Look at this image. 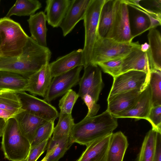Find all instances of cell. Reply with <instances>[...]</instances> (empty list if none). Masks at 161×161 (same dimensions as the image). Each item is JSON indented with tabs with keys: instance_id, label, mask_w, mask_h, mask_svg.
I'll return each instance as SVG.
<instances>
[{
	"instance_id": "obj_39",
	"label": "cell",
	"mask_w": 161,
	"mask_h": 161,
	"mask_svg": "<svg viewBox=\"0 0 161 161\" xmlns=\"http://www.w3.org/2000/svg\"><path fill=\"white\" fill-rule=\"evenodd\" d=\"M48 140H46L31 148L28 156L25 161H36L47 149Z\"/></svg>"
},
{
	"instance_id": "obj_30",
	"label": "cell",
	"mask_w": 161,
	"mask_h": 161,
	"mask_svg": "<svg viewBox=\"0 0 161 161\" xmlns=\"http://www.w3.org/2000/svg\"><path fill=\"white\" fill-rule=\"evenodd\" d=\"M148 84L151 91L153 106L161 105V71H150Z\"/></svg>"
},
{
	"instance_id": "obj_21",
	"label": "cell",
	"mask_w": 161,
	"mask_h": 161,
	"mask_svg": "<svg viewBox=\"0 0 161 161\" xmlns=\"http://www.w3.org/2000/svg\"><path fill=\"white\" fill-rule=\"evenodd\" d=\"M46 21V14L42 11L30 16L27 20L31 37L39 45L44 47H47Z\"/></svg>"
},
{
	"instance_id": "obj_23",
	"label": "cell",
	"mask_w": 161,
	"mask_h": 161,
	"mask_svg": "<svg viewBox=\"0 0 161 161\" xmlns=\"http://www.w3.org/2000/svg\"><path fill=\"white\" fill-rule=\"evenodd\" d=\"M120 0H106L101 9L98 29V36L106 37L113 23Z\"/></svg>"
},
{
	"instance_id": "obj_35",
	"label": "cell",
	"mask_w": 161,
	"mask_h": 161,
	"mask_svg": "<svg viewBox=\"0 0 161 161\" xmlns=\"http://www.w3.org/2000/svg\"><path fill=\"white\" fill-rule=\"evenodd\" d=\"M58 146L53 154L47 158V161H58L74 143L70 136L58 140Z\"/></svg>"
},
{
	"instance_id": "obj_14",
	"label": "cell",
	"mask_w": 161,
	"mask_h": 161,
	"mask_svg": "<svg viewBox=\"0 0 161 161\" xmlns=\"http://www.w3.org/2000/svg\"><path fill=\"white\" fill-rule=\"evenodd\" d=\"M49 62L28 78L25 91L34 96L44 97L53 78L51 73Z\"/></svg>"
},
{
	"instance_id": "obj_10",
	"label": "cell",
	"mask_w": 161,
	"mask_h": 161,
	"mask_svg": "<svg viewBox=\"0 0 161 161\" xmlns=\"http://www.w3.org/2000/svg\"><path fill=\"white\" fill-rule=\"evenodd\" d=\"M22 109L47 121H54L59 113L55 108L45 100L29 94L25 91L16 92Z\"/></svg>"
},
{
	"instance_id": "obj_4",
	"label": "cell",
	"mask_w": 161,
	"mask_h": 161,
	"mask_svg": "<svg viewBox=\"0 0 161 161\" xmlns=\"http://www.w3.org/2000/svg\"><path fill=\"white\" fill-rule=\"evenodd\" d=\"M0 56L14 57L22 53L29 36L19 23L6 17L0 19Z\"/></svg>"
},
{
	"instance_id": "obj_27",
	"label": "cell",
	"mask_w": 161,
	"mask_h": 161,
	"mask_svg": "<svg viewBox=\"0 0 161 161\" xmlns=\"http://www.w3.org/2000/svg\"><path fill=\"white\" fill-rule=\"evenodd\" d=\"M58 120L54 127L52 139L58 141L64 137L70 136L75 124L72 114L59 113Z\"/></svg>"
},
{
	"instance_id": "obj_34",
	"label": "cell",
	"mask_w": 161,
	"mask_h": 161,
	"mask_svg": "<svg viewBox=\"0 0 161 161\" xmlns=\"http://www.w3.org/2000/svg\"><path fill=\"white\" fill-rule=\"evenodd\" d=\"M125 57L102 62L98 63L97 65L99 66L104 73L108 74L114 78L121 74V65Z\"/></svg>"
},
{
	"instance_id": "obj_16",
	"label": "cell",
	"mask_w": 161,
	"mask_h": 161,
	"mask_svg": "<svg viewBox=\"0 0 161 161\" xmlns=\"http://www.w3.org/2000/svg\"><path fill=\"white\" fill-rule=\"evenodd\" d=\"M142 91L134 90L108 97L107 110L113 116L128 109L135 103Z\"/></svg>"
},
{
	"instance_id": "obj_3",
	"label": "cell",
	"mask_w": 161,
	"mask_h": 161,
	"mask_svg": "<svg viewBox=\"0 0 161 161\" xmlns=\"http://www.w3.org/2000/svg\"><path fill=\"white\" fill-rule=\"evenodd\" d=\"M2 137L1 149L4 158L11 161H25L31 144L21 133L14 117L6 121Z\"/></svg>"
},
{
	"instance_id": "obj_41",
	"label": "cell",
	"mask_w": 161,
	"mask_h": 161,
	"mask_svg": "<svg viewBox=\"0 0 161 161\" xmlns=\"http://www.w3.org/2000/svg\"><path fill=\"white\" fill-rule=\"evenodd\" d=\"M14 115L9 111L0 108V118L6 121L10 118L13 117Z\"/></svg>"
},
{
	"instance_id": "obj_22",
	"label": "cell",
	"mask_w": 161,
	"mask_h": 161,
	"mask_svg": "<svg viewBox=\"0 0 161 161\" xmlns=\"http://www.w3.org/2000/svg\"><path fill=\"white\" fill-rule=\"evenodd\" d=\"M149 48L147 53L150 71H161V35L160 31L153 28L149 30L147 35Z\"/></svg>"
},
{
	"instance_id": "obj_25",
	"label": "cell",
	"mask_w": 161,
	"mask_h": 161,
	"mask_svg": "<svg viewBox=\"0 0 161 161\" xmlns=\"http://www.w3.org/2000/svg\"><path fill=\"white\" fill-rule=\"evenodd\" d=\"M28 78L20 74L0 71V90L18 92L25 91Z\"/></svg>"
},
{
	"instance_id": "obj_37",
	"label": "cell",
	"mask_w": 161,
	"mask_h": 161,
	"mask_svg": "<svg viewBox=\"0 0 161 161\" xmlns=\"http://www.w3.org/2000/svg\"><path fill=\"white\" fill-rule=\"evenodd\" d=\"M134 24L137 33L136 36L140 35L150 28V21L144 14H138L134 19Z\"/></svg>"
},
{
	"instance_id": "obj_32",
	"label": "cell",
	"mask_w": 161,
	"mask_h": 161,
	"mask_svg": "<svg viewBox=\"0 0 161 161\" xmlns=\"http://www.w3.org/2000/svg\"><path fill=\"white\" fill-rule=\"evenodd\" d=\"M125 1L128 5L142 12L149 18L151 23L150 29L156 28L158 26L161 25V13L143 8L139 3L140 0Z\"/></svg>"
},
{
	"instance_id": "obj_7",
	"label": "cell",
	"mask_w": 161,
	"mask_h": 161,
	"mask_svg": "<svg viewBox=\"0 0 161 161\" xmlns=\"http://www.w3.org/2000/svg\"><path fill=\"white\" fill-rule=\"evenodd\" d=\"M128 6L125 0H120L106 37L121 43L132 42L134 37L131 33Z\"/></svg>"
},
{
	"instance_id": "obj_18",
	"label": "cell",
	"mask_w": 161,
	"mask_h": 161,
	"mask_svg": "<svg viewBox=\"0 0 161 161\" xmlns=\"http://www.w3.org/2000/svg\"><path fill=\"white\" fill-rule=\"evenodd\" d=\"M112 133L87 145L86 149L76 161H106Z\"/></svg>"
},
{
	"instance_id": "obj_12",
	"label": "cell",
	"mask_w": 161,
	"mask_h": 161,
	"mask_svg": "<svg viewBox=\"0 0 161 161\" xmlns=\"http://www.w3.org/2000/svg\"><path fill=\"white\" fill-rule=\"evenodd\" d=\"M152 107L151 91L148 83L131 107L113 117L116 118H133L136 120L146 119Z\"/></svg>"
},
{
	"instance_id": "obj_36",
	"label": "cell",
	"mask_w": 161,
	"mask_h": 161,
	"mask_svg": "<svg viewBox=\"0 0 161 161\" xmlns=\"http://www.w3.org/2000/svg\"><path fill=\"white\" fill-rule=\"evenodd\" d=\"M146 120L151 124L152 129L161 133V105L153 106Z\"/></svg>"
},
{
	"instance_id": "obj_9",
	"label": "cell",
	"mask_w": 161,
	"mask_h": 161,
	"mask_svg": "<svg viewBox=\"0 0 161 161\" xmlns=\"http://www.w3.org/2000/svg\"><path fill=\"white\" fill-rule=\"evenodd\" d=\"M82 66L53 77L44 100L49 103L62 96L78 84Z\"/></svg>"
},
{
	"instance_id": "obj_26",
	"label": "cell",
	"mask_w": 161,
	"mask_h": 161,
	"mask_svg": "<svg viewBox=\"0 0 161 161\" xmlns=\"http://www.w3.org/2000/svg\"><path fill=\"white\" fill-rule=\"evenodd\" d=\"M42 7L41 3L37 0H17L5 17L10 18L13 15L30 16Z\"/></svg>"
},
{
	"instance_id": "obj_40",
	"label": "cell",
	"mask_w": 161,
	"mask_h": 161,
	"mask_svg": "<svg viewBox=\"0 0 161 161\" xmlns=\"http://www.w3.org/2000/svg\"><path fill=\"white\" fill-rule=\"evenodd\" d=\"M161 133L157 132L153 161H161Z\"/></svg>"
},
{
	"instance_id": "obj_29",
	"label": "cell",
	"mask_w": 161,
	"mask_h": 161,
	"mask_svg": "<svg viewBox=\"0 0 161 161\" xmlns=\"http://www.w3.org/2000/svg\"><path fill=\"white\" fill-rule=\"evenodd\" d=\"M157 132L151 129L146 134L136 161H153Z\"/></svg>"
},
{
	"instance_id": "obj_11",
	"label": "cell",
	"mask_w": 161,
	"mask_h": 161,
	"mask_svg": "<svg viewBox=\"0 0 161 161\" xmlns=\"http://www.w3.org/2000/svg\"><path fill=\"white\" fill-rule=\"evenodd\" d=\"M78 84L77 94L79 97L81 98L85 94H88L97 103L104 86L101 71L98 66L90 64L84 67L83 75Z\"/></svg>"
},
{
	"instance_id": "obj_43",
	"label": "cell",
	"mask_w": 161,
	"mask_h": 161,
	"mask_svg": "<svg viewBox=\"0 0 161 161\" xmlns=\"http://www.w3.org/2000/svg\"><path fill=\"white\" fill-rule=\"evenodd\" d=\"M149 48V46L147 42L141 45V49L143 52L147 51Z\"/></svg>"
},
{
	"instance_id": "obj_47",
	"label": "cell",
	"mask_w": 161,
	"mask_h": 161,
	"mask_svg": "<svg viewBox=\"0 0 161 161\" xmlns=\"http://www.w3.org/2000/svg\"></svg>"
},
{
	"instance_id": "obj_8",
	"label": "cell",
	"mask_w": 161,
	"mask_h": 161,
	"mask_svg": "<svg viewBox=\"0 0 161 161\" xmlns=\"http://www.w3.org/2000/svg\"><path fill=\"white\" fill-rule=\"evenodd\" d=\"M149 76L142 71L131 70L114 77L108 97L132 90L142 91L148 83Z\"/></svg>"
},
{
	"instance_id": "obj_2",
	"label": "cell",
	"mask_w": 161,
	"mask_h": 161,
	"mask_svg": "<svg viewBox=\"0 0 161 161\" xmlns=\"http://www.w3.org/2000/svg\"><path fill=\"white\" fill-rule=\"evenodd\" d=\"M117 119L107 110L99 115L85 117L75 123L70 137L74 143L86 146L112 133L118 126Z\"/></svg>"
},
{
	"instance_id": "obj_33",
	"label": "cell",
	"mask_w": 161,
	"mask_h": 161,
	"mask_svg": "<svg viewBox=\"0 0 161 161\" xmlns=\"http://www.w3.org/2000/svg\"><path fill=\"white\" fill-rule=\"evenodd\" d=\"M79 97L78 94L72 89L69 90L59 101V113L71 114L73 107Z\"/></svg>"
},
{
	"instance_id": "obj_38",
	"label": "cell",
	"mask_w": 161,
	"mask_h": 161,
	"mask_svg": "<svg viewBox=\"0 0 161 161\" xmlns=\"http://www.w3.org/2000/svg\"><path fill=\"white\" fill-rule=\"evenodd\" d=\"M87 107L88 111L85 117H90L96 116L100 108L94 99L89 95L85 94L81 97Z\"/></svg>"
},
{
	"instance_id": "obj_15",
	"label": "cell",
	"mask_w": 161,
	"mask_h": 161,
	"mask_svg": "<svg viewBox=\"0 0 161 161\" xmlns=\"http://www.w3.org/2000/svg\"><path fill=\"white\" fill-rule=\"evenodd\" d=\"M52 76L53 77L67 72L79 66L84 67L83 49L75 50L58 58L49 64Z\"/></svg>"
},
{
	"instance_id": "obj_17",
	"label": "cell",
	"mask_w": 161,
	"mask_h": 161,
	"mask_svg": "<svg viewBox=\"0 0 161 161\" xmlns=\"http://www.w3.org/2000/svg\"><path fill=\"white\" fill-rule=\"evenodd\" d=\"M131 70L142 71L150 75V68L147 52L142 51L141 47L133 49L123 58L121 74Z\"/></svg>"
},
{
	"instance_id": "obj_24",
	"label": "cell",
	"mask_w": 161,
	"mask_h": 161,
	"mask_svg": "<svg viewBox=\"0 0 161 161\" xmlns=\"http://www.w3.org/2000/svg\"><path fill=\"white\" fill-rule=\"evenodd\" d=\"M128 145L126 136L121 131L113 133L108 150L106 161H123Z\"/></svg>"
},
{
	"instance_id": "obj_28",
	"label": "cell",
	"mask_w": 161,
	"mask_h": 161,
	"mask_svg": "<svg viewBox=\"0 0 161 161\" xmlns=\"http://www.w3.org/2000/svg\"><path fill=\"white\" fill-rule=\"evenodd\" d=\"M0 108L14 115L24 111L17 92L11 91L4 90L0 93Z\"/></svg>"
},
{
	"instance_id": "obj_6",
	"label": "cell",
	"mask_w": 161,
	"mask_h": 161,
	"mask_svg": "<svg viewBox=\"0 0 161 161\" xmlns=\"http://www.w3.org/2000/svg\"><path fill=\"white\" fill-rule=\"evenodd\" d=\"M141 45L138 42L121 43L98 36L93 47L90 64L97 65L102 62L124 57Z\"/></svg>"
},
{
	"instance_id": "obj_46",
	"label": "cell",
	"mask_w": 161,
	"mask_h": 161,
	"mask_svg": "<svg viewBox=\"0 0 161 161\" xmlns=\"http://www.w3.org/2000/svg\"><path fill=\"white\" fill-rule=\"evenodd\" d=\"M3 91L2 90H0V93Z\"/></svg>"
},
{
	"instance_id": "obj_45",
	"label": "cell",
	"mask_w": 161,
	"mask_h": 161,
	"mask_svg": "<svg viewBox=\"0 0 161 161\" xmlns=\"http://www.w3.org/2000/svg\"><path fill=\"white\" fill-rule=\"evenodd\" d=\"M1 39L0 34V56H1V52H0V47H1Z\"/></svg>"
},
{
	"instance_id": "obj_19",
	"label": "cell",
	"mask_w": 161,
	"mask_h": 161,
	"mask_svg": "<svg viewBox=\"0 0 161 161\" xmlns=\"http://www.w3.org/2000/svg\"><path fill=\"white\" fill-rule=\"evenodd\" d=\"M22 134L31 144L37 128L47 121L23 111L14 115Z\"/></svg>"
},
{
	"instance_id": "obj_1",
	"label": "cell",
	"mask_w": 161,
	"mask_h": 161,
	"mask_svg": "<svg viewBox=\"0 0 161 161\" xmlns=\"http://www.w3.org/2000/svg\"><path fill=\"white\" fill-rule=\"evenodd\" d=\"M52 52L29 36L22 53L12 57L0 56V71L20 74L28 78L49 62Z\"/></svg>"
},
{
	"instance_id": "obj_42",
	"label": "cell",
	"mask_w": 161,
	"mask_h": 161,
	"mask_svg": "<svg viewBox=\"0 0 161 161\" xmlns=\"http://www.w3.org/2000/svg\"><path fill=\"white\" fill-rule=\"evenodd\" d=\"M151 5L154 8L155 11L161 13V0H156L151 1Z\"/></svg>"
},
{
	"instance_id": "obj_13",
	"label": "cell",
	"mask_w": 161,
	"mask_h": 161,
	"mask_svg": "<svg viewBox=\"0 0 161 161\" xmlns=\"http://www.w3.org/2000/svg\"><path fill=\"white\" fill-rule=\"evenodd\" d=\"M91 0H72L59 27L63 35L70 33L80 21L83 20Z\"/></svg>"
},
{
	"instance_id": "obj_31",
	"label": "cell",
	"mask_w": 161,
	"mask_h": 161,
	"mask_svg": "<svg viewBox=\"0 0 161 161\" xmlns=\"http://www.w3.org/2000/svg\"><path fill=\"white\" fill-rule=\"evenodd\" d=\"M54 121H47L40 125L37 129L31 144L32 148L43 142L48 140L53 134Z\"/></svg>"
},
{
	"instance_id": "obj_20",
	"label": "cell",
	"mask_w": 161,
	"mask_h": 161,
	"mask_svg": "<svg viewBox=\"0 0 161 161\" xmlns=\"http://www.w3.org/2000/svg\"><path fill=\"white\" fill-rule=\"evenodd\" d=\"M70 0H47L45 9L47 21L53 28L59 27L69 8Z\"/></svg>"
},
{
	"instance_id": "obj_5",
	"label": "cell",
	"mask_w": 161,
	"mask_h": 161,
	"mask_svg": "<svg viewBox=\"0 0 161 161\" xmlns=\"http://www.w3.org/2000/svg\"><path fill=\"white\" fill-rule=\"evenodd\" d=\"M106 0H91L83 19L85 42L83 49L84 67L91 64L93 47L98 36L99 16Z\"/></svg>"
},
{
	"instance_id": "obj_44",
	"label": "cell",
	"mask_w": 161,
	"mask_h": 161,
	"mask_svg": "<svg viewBox=\"0 0 161 161\" xmlns=\"http://www.w3.org/2000/svg\"><path fill=\"white\" fill-rule=\"evenodd\" d=\"M41 161H47V158L45 156Z\"/></svg>"
}]
</instances>
